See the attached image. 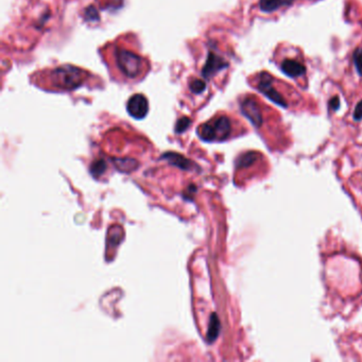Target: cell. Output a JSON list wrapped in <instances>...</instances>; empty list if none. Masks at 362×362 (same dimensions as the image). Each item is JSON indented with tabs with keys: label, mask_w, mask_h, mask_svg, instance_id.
Returning <instances> with one entry per match:
<instances>
[{
	"label": "cell",
	"mask_w": 362,
	"mask_h": 362,
	"mask_svg": "<svg viewBox=\"0 0 362 362\" xmlns=\"http://www.w3.org/2000/svg\"><path fill=\"white\" fill-rule=\"evenodd\" d=\"M219 333H220V321L218 319V316L216 314H213L210 316V322H209L207 337H206L209 343H212V342H214L217 339Z\"/></svg>",
	"instance_id": "11"
},
{
	"label": "cell",
	"mask_w": 362,
	"mask_h": 362,
	"mask_svg": "<svg viewBox=\"0 0 362 362\" xmlns=\"http://www.w3.org/2000/svg\"><path fill=\"white\" fill-rule=\"evenodd\" d=\"M190 88H192L193 92L196 94L202 93L205 88V83L202 81V80H195V81L190 84Z\"/></svg>",
	"instance_id": "16"
},
{
	"label": "cell",
	"mask_w": 362,
	"mask_h": 362,
	"mask_svg": "<svg viewBox=\"0 0 362 362\" xmlns=\"http://www.w3.org/2000/svg\"><path fill=\"white\" fill-rule=\"evenodd\" d=\"M128 112L133 118L143 119L147 116L149 110V103L147 98L142 95L137 94L131 97L128 101Z\"/></svg>",
	"instance_id": "5"
},
{
	"label": "cell",
	"mask_w": 362,
	"mask_h": 362,
	"mask_svg": "<svg viewBox=\"0 0 362 362\" xmlns=\"http://www.w3.org/2000/svg\"><path fill=\"white\" fill-rule=\"evenodd\" d=\"M280 67H281V70H283V72L287 76H289L291 78L300 77V76H303L306 72V68L303 64L298 63L297 61H294V59H290V58L285 59V61L281 63Z\"/></svg>",
	"instance_id": "8"
},
{
	"label": "cell",
	"mask_w": 362,
	"mask_h": 362,
	"mask_svg": "<svg viewBox=\"0 0 362 362\" xmlns=\"http://www.w3.org/2000/svg\"><path fill=\"white\" fill-rule=\"evenodd\" d=\"M272 83H273L272 76L267 74V73H261L259 75V78H258L257 88L266 97H268L271 100V101H273L274 103H276V104H278L280 106H283V107H287L288 104L286 102V100L272 86Z\"/></svg>",
	"instance_id": "4"
},
{
	"label": "cell",
	"mask_w": 362,
	"mask_h": 362,
	"mask_svg": "<svg viewBox=\"0 0 362 362\" xmlns=\"http://www.w3.org/2000/svg\"><path fill=\"white\" fill-rule=\"evenodd\" d=\"M163 158L167 159L169 163H171L172 165H174V166H176V167H178L180 169L190 170L193 168L192 167V162H190V160L186 159L182 155L176 154V153H166L163 156Z\"/></svg>",
	"instance_id": "10"
},
{
	"label": "cell",
	"mask_w": 362,
	"mask_h": 362,
	"mask_svg": "<svg viewBox=\"0 0 362 362\" xmlns=\"http://www.w3.org/2000/svg\"><path fill=\"white\" fill-rule=\"evenodd\" d=\"M353 57H354L355 66L357 68V72L362 77V50L361 49H356V51L354 52Z\"/></svg>",
	"instance_id": "14"
},
{
	"label": "cell",
	"mask_w": 362,
	"mask_h": 362,
	"mask_svg": "<svg viewBox=\"0 0 362 362\" xmlns=\"http://www.w3.org/2000/svg\"><path fill=\"white\" fill-rule=\"evenodd\" d=\"M329 107H330V109H334V110H337L340 107V99H339V97H334L333 99L330 100V101H329Z\"/></svg>",
	"instance_id": "18"
},
{
	"label": "cell",
	"mask_w": 362,
	"mask_h": 362,
	"mask_svg": "<svg viewBox=\"0 0 362 362\" xmlns=\"http://www.w3.org/2000/svg\"><path fill=\"white\" fill-rule=\"evenodd\" d=\"M115 59L118 68L127 78L134 79L144 73L145 62L135 52L118 48L115 52Z\"/></svg>",
	"instance_id": "2"
},
{
	"label": "cell",
	"mask_w": 362,
	"mask_h": 362,
	"mask_svg": "<svg viewBox=\"0 0 362 362\" xmlns=\"http://www.w3.org/2000/svg\"><path fill=\"white\" fill-rule=\"evenodd\" d=\"M293 4V0H260L259 8L263 12H274L279 8L289 7Z\"/></svg>",
	"instance_id": "9"
},
{
	"label": "cell",
	"mask_w": 362,
	"mask_h": 362,
	"mask_svg": "<svg viewBox=\"0 0 362 362\" xmlns=\"http://www.w3.org/2000/svg\"><path fill=\"white\" fill-rule=\"evenodd\" d=\"M354 119L359 122V120L362 119V100L357 104L356 108H355V113H354Z\"/></svg>",
	"instance_id": "17"
},
{
	"label": "cell",
	"mask_w": 362,
	"mask_h": 362,
	"mask_svg": "<svg viewBox=\"0 0 362 362\" xmlns=\"http://www.w3.org/2000/svg\"><path fill=\"white\" fill-rule=\"evenodd\" d=\"M258 154L256 152H247L243 156H240L237 160V167L238 168H246L253 165L257 160Z\"/></svg>",
	"instance_id": "12"
},
{
	"label": "cell",
	"mask_w": 362,
	"mask_h": 362,
	"mask_svg": "<svg viewBox=\"0 0 362 362\" xmlns=\"http://www.w3.org/2000/svg\"><path fill=\"white\" fill-rule=\"evenodd\" d=\"M230 131H232V125L229 119L225 116H221L201 126L198 130V134L201 139L205 142H215V140L221 142L229 136Z\"/></svg>",
	"instance_id": "3"
},
{
	"label": "cell",
	"mask_w": 362,
	"mask_h": 362,
	"mask_svg": "<svg viewBox=\"0 0 362 362\" xmlns=\"http://www.w3.org/2000/svg\"><path fill=\"white\" fill-rule=\"evenodd\" d=\"M225 67H227V63L224 62L223 58H221L220 56L214 53H210L207 58L206 65L203 69V76L208 78Z\"/></svg>",
	"instance_id": "7"
},
{
	"label": "cell",
	"mask_w": 362,
	"mask_h": 362,
	"mask_svg": "<svg viewBox=\"0 0 362 362\" xmlns=\"http://www.w3.org/2000/svg\"><path fill=\"white\" fill-rule=\"evenodd\" d=\"M85 75V72L81 69L65 65L51 70L48 78L52 87L72 90L84 82Z\"/></svg>",
	"instance_id": "1"
},
{
	"label": "cell",
	"mask_w": 362,
	"mask_h": 362,
	"mask_svg": "<svg viewBox=\"0 0 362 362\" xmlns=\"http://www.w3.org/2000/svg\"><path fill=\"white\" fill-rule=\"evenodd\" d=\"M241 110L255 127L258 128L263 125V115H261L259 104L253 98H246L241 103Z\"/></svg>",
	"instance_id": "6"
},
{
	"label": "cell",
	"mask_w": 362,
	"mask_h": 362,
	"mask_svg": "<svg viewBox=\"0 0 362 362\" xmlns=\"http://www.w3.org/2000/svg\"><path fill=\"white\" fill-rule=\"evenodd\" d=\"M190 123H192V122H190L189 118H186V117L180 118V119L178 120V122H177V124H176L175 132H176V133H182V132H184V131L189 127Z\"/></svg>",
	"instance_id": "15"
},
{
	"label": "cell",
	"mask_w": 362,
	"mask_h": 362,
	"mask_svg": "<svg viewBox=\"0 0 362 362\" xmlns=\"http://www.w3.org/2000/svg\"><path fill=\"white\" fill-rule=\"evenodd\" d=\"M106 170V163L104 159H98L90 167V172L95 176L98 177L100 175H102L104 173V171Z\"/></svg>",
	"instance_id": "13"
}]
</instances>
